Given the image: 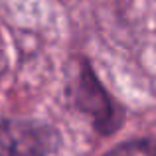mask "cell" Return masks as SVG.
I'll list each match as a JSON object with an SVG mask.
<instances>
[{
	"label": "cell",
	"mask_w": 156,
	"mask_h": 156,
	"mask_svg": "<svg viewBox=\"0 0 156 156\" xmlns=\"http://www.w3.org/2000/svg\"><path fill=\"white\" fill-rule=\"evenodd\" d=\"M8 69V51H6V44H4L2 36H0V75Z\"/></svg>",
	"instance_id": "277c9868"
},
{
	"label": "cell",
	"mask_w": 156,
	"mask_h": 156,
	"mask_svg": "<svg viewBox=\"0 0 156 156\" xmlns=\"http://www.w3.org/2000/svg\"><path fill=\"white\" fill-rule=\"evenodd\" d=\"M105 156H156L154 140H129L125 144L115 146Z\"/></svg>",
	"instance_id": "3957f363"
},
{
	"label": "cell",
	"mask_w": 156,
	"mask_h": 156,
	"mask_svg": "<svg viewBox=\"0 0 156 156\" xmlns=\"http://www.w3.org/2000/svg\"><path fill=\"white\" fill-rule=\"evenodd\" d=\"M71 95L75 107L91 117L97 130L107 134L117 129L121 115L115 111V107L109 99V93L99 83L97 75L93 73L91 65L87 61H83L77 67V73L71 81Z\"/></svg>",
	"instance_id": "7a4b0ae2"
},
{
	"label": "cell",
	"mask_w": 156,
	"mask_h": 156,
	"mask_svg": "<svg viewBox=\"0 0 156 156\" xmlns=\"http://www.w3.org/2000/svg\"><path fill=\"white\" fill-rule=\"evenodd\" d=\"M59 146L53 126L32 119L0 122V156H50Z\"/></svg>",
	"instance_id": "6da1fadb"
}]
</instances>
